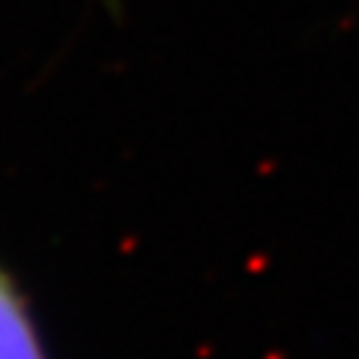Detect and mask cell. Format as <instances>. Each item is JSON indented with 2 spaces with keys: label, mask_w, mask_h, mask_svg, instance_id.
Segmentation results:
<instances>
[{
  "label": "cell",
  "mask_w": 359,
  "mask_h": 359,
  "mask_svg": "<svg viewBox=\"0 0 359 359\" xmlns=\"http://www.w3.org/2000/svg\"><path fill=\"white\" fill-rule=\"evenodd\" d=\"M0 359H51L25 290L4 266H0Z\"/></svg>",
  "instance_id": "cell-1"
}]
</instances>
